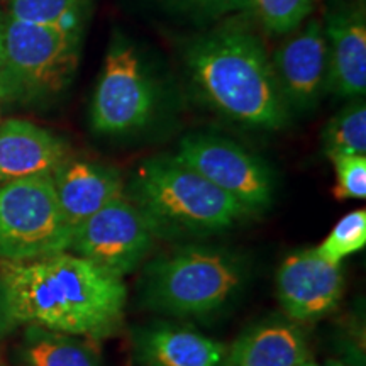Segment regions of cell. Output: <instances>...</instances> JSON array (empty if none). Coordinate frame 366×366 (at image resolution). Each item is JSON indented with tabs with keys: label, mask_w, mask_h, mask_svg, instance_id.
Instances as JSON below:
<instances>
[{
	"label": "cell",
	"mask_w": 366,
	"mask_h": 366,
	"mask_svg": "<svg viewBox=\"0 0 366 366\" xmlns=\"http://www.w3.org/2000/svg\"><path fill=\"white\" fill-rule=\"evenodd\" d=\"M0 285L14 324L99 340L124 317L122 278L66 251L31 262L2 259Z\"/></svg>",
	"instance_id": "cell-1"
},
{
	"label": "cell",
	"mask_w": 366,
	"mask_h": 366,
	"mask_svg": "<svg viewBox=\"0 0 366 366\" xmlns=\"http://www.w3.org/2000/svg\"><path fill=\"white\" fill-rule=\"evenodd\" d=\"M187 66L197 94L224 117L258 129L285 126L288 109L272 59L246 27H221L194 41Z\"/></svg>",
	"instance_id": "cell-2"
},
{
	"label": "cell",
	"mask_w": 366,
	"mask_h": 366,
	"mask_svg": "<svg viewBox=\"0 0 366 366\" xmlns=\"http://www.w3.org/2000/svg\"><path fill=\"white\" fill-rule=\"evenodd\" d=\"M127 197L144 214L154 234H214L248 216L232 197L175 157L141 163Z\"/></svg>",
	"instance_id": "cell-3"
},
{
	"label": "cell",
	"mask_w": 366,
	"mask_h": 366,
	"mask_svg": "<svg viewBox=\"0 0 366 366\" xmlns=\"http://www.w3.org/2000/svg\"><path fill=\"white\" fill-rule=\"evenodd\" d=\"M242 283L239 259L227 251L189 246L146 268L144 299L177 317H200L221 309Z\"/></svg>",
	"instance_id": "cell-4"
},
{
	"label": "cell",
	"mask_w": 366,
	"mask_h": 366,
	"mask_svg": "<svg viewBox=\"0 0 366 366\" xmlns=\"http://www.w3.org/2000/svg\"><path fill=\"white\" fill-rule=\"evenodd\" d=\"M2 38L6 97H46L70 84L79 65L80 34L7 17Z\"/></svg>",
	"instance_id": "cell-5"
},
{
	"label": "cell",
	"mask_w": 366,
	"mask_h": 366,
	"mask_svg": "<svg viewBox=\"0 0 366 366\" xmlns=\"http://www.w3.org/2000/svg\"><path fill=\"white\" fill-rule=\"evenodd\" d=\"M70 239L51 177L22 178L0 187V259L46 258L68 251Z\"/></svg>",
	"instance_id": "cell-6"
},
{
	"label": "cell",
	"mask_w": 366,
	"mask_h": 366,
	"mask_svg": "<svg viewBox=\"0 0 366 366\" xmlns=\"http://www.w3.org/2000/svg\"><path fill=\"white\" fill-rule=\"evenodd\" d=\"M175 158L232 197L246 214L263 212L272 205V172L263 159L234 141L195 132L180 141Z\"/></svg>",
	"instance_id": "cell-7"
},
{
	"label": "cell",
	"mask_w": 366,
	"mask_h": 366,
	"mask_svg": "<svg viewBox=\"0 0 366 366\" xmlns=\"http://www.w3.org/2000/svg\"><path fill=\"white\" fill-rule=\"evenodd\" d=\"M157 90L139 54L124 39L112 41L92 100V127L100 134H124L148 124Z\"/></svg>",
	"instance_id": "cell-8"
},
{
	"label": "cell",
	"mask_w": 366,
	"mask_h": 366,
	"mask_svg": "<svg viewBox=\"0 0 366 366\" xmlns=\"http://www.w3.org/2000/svg\"><path fill=\"white\" fill-rule=\"evenodd\" d=\"M154 236L144 214L122 194L73 229L68 249L122 278L139 267Z\"/></svg>",
	"instance_id": "cell-9"
},
{
	"label": "cell",
	"mask_w": 366,
	"mask_h": 366,
	"mask_svg": "<svg viewBox=\"0 0 366 366\" xmlns=\"http://www.w3.org/2000/svg\"><path fill=\"white\" fill-rule=\"evenodd\" d=\"M269 56L287 109H312L329 90V59L324 22L310 19Z\"/></svg>",
	"instance_id": "cell-10"
},
{
	"label": "cell",
	"mask_w": 366,
	"mask_h": 366,
	"mask_svg": "<svg viewBox=\"0 0 366 366\" xmlns=\"http://www.w3.org/2000/svg\"><path fill=\"white\" fill-rule=\"evenodd\" d=\"M345 292L341 264L320 258L315 248L288 254L277 273V294L294 320L310 322L332 312Z\"/></svg>",
	"instance_id": "cell-11"
},
{
	"label": "cell",
	"mask_w": 366,
	"mask_h": 366,
	"mask_svg": "<svg viewBox=\"0 0 366 366\" xmlns=\"http://www.w3.org/2000/svg\"><path fill=\"white\" fill-rule=\"evenodd\" d=\"M324 22L329 59V90L342 99H363L366 92V19L360 4L327 12Z\"/></svg>",
	"instance_id": "cell-12"
},
{
	"label": "cell",
	"mask_w": 366,
	"mask_h": 366,
	"mask_svg": "<svg viewBox=\"0 0 366 366\" xmlns=\"http://www.w3.org/2000/svg\"><path fill=\"white\" fill-rule=\"evenodd\" d=\"M51 180L59 210L70 231L126 194L124 180L116 168L85 159L63 162Z\"/></svg>",
	"instance_id": "cell-13"
},
{
	"label": "cell",
	"mask_w": 366,
	"mask_h": 366,
	"mask_svg": "<svg viewBox=\"0 0 366 366\" xmlns=\"http://www.w3.org/2000/svg\"><path fill=\"white\" fill-rule=\"evenodd\" d=\"M66 159L68 146L53 132L21 119H9L0 126V185L51 177Z\"/></svg>",
	"instance_id": "cell-14"
},
{
	"label": "cell",
	"mask_w": 366,
	"mask_h": 366,
	"mask_svg": "<svg viewBox=\"0 0 366 366\" xmlns=\"http://www.w3.org/2000/svg\"><path fill=\"white\" fill-rule=\"evenodd\" d=\"M143 366H224L227 346L192 329L157 326L137 337Z\"/></svg>",
	"instance_id": "cell-15"
},
{
	"label": "cell",
	"mask_w": 366,
	"mask_h": 366,
	"mask_svg": "<svg viewBox=\"0 0 366 366\" xmlns=\"http://www.w3.org/2000/svg\"><path fill=\"white\" fill-rule=\"evenodd\" d=\"M307 360V341L299 327L267 322L249 329L227 347L224 366H299Z\"/></svg>",
	"instance_id": "cell-16"
},
{
	"label": "cell",
	"mask_w": 366,
	"mask_h": 366,
	"mask_svg": "<svg viewBox=\"0 0 366 366\" xmlns=\"http://www.w3.org/2000/svg\"><path fill=\"white\" fill-rule=\"evenodd\" d=\"M21 355L26 366H102L84 341L39 326L27 327Z\"/></svg>",
	"instance_id": "cell-17"
},
{
	"label": "cell",
	"mask_w": 366,
	"mask_h": 366,
	"mask_svg": "<svg viewBox=\"0 0 366 366\" xmlns=\"http://www.w3.org/2000/svg\"><path fill=\"white\" fill-rule=\"evenodd\" d=\"M322 148L331 159L366 154V105L363 99L351 100L334 116L322 132Z\"/></svg>",
	"instance_id": "cell-18"
},
{
	"label": "cell",
	"mask_w": 366,
	"mask_h": 366,
	"mask_svg": "<svg viewBox=\"0 0 366 366\" xmlns=\"http://www.w3.org/2000/svg\"><path fill=\"white\" fill-rule=\"evenodd\" d=\"M89 0H12L9 17L81 34Z\"/></svg>",
	"instance_id": "cell-19"
},
{
	"label": "cell",
	"mask_w": 366,
	"mask_h": 366,
	"mask_svg": "<svg viewBox=\"0 0 366 366\" xmlns=\"http://www.w3.org/2000/svg\"><path fill=\"white\" fill-rule=\"evenodd\" d=\"M366 246V210L358 209L346 214L331 229L326 239L315 248L320 258L341 264L342 259L358 253Z\"/></svg>",
	"instance_id": "cell-20"
},
{
	"label": "cell",
	"mask_w": 366,
	"mask_h": 366,
	"mask_svg": "<svg viewBox=\"0 0 366 366\" xmlns=\"http://www.w3.org/2000/svg\"><path fill=\"white\" fill-rule=\"evenodd\" d=\"M312 0H248V11L274 34L295 31L310 16Z\"/></svg>",
	"instance_id": "cell-21"
},
{
	"label": "cell",
	"mask_w": 366,
	"mask_h": 366,
	"mask_svg": "<svg viewBox=\"0 0 366 366\" xmlns=\"http://www.w3.org/2000/svg\"><path fill=\"white\" fill-rule=\"evenodd\" d=\"M336 168V200H363L366 197V157H340L332 159Z\"/></svg>",
	"instance_id": "cell-22"
},
{
	"label": "cell",
	"mask_w": 366,
	"mask_h": 366,
	"mask_svg": "<svg viewBox=\"0 0 366 366\" xmlns=\"http://www.w3.org/2000/svg\"><path fill=\"white\" fill-rule=\"evenodd\" d=\"M183 7L195 9L207 14H222L229 11H248V0H173Z\"/></svg>",
	"instance_id": "cell-23"
},
{
	"label": "cell",
	"mask_w": 366,
	"mask_h": 366,
	"mask_svg": "<svg viewBox=\"0 0 366 366\" xmlns=\"http://www.w3.org/2000/svg\"><path fill=\"white\" fill-rule=\"evenodd\" d=\"M12 326H14V320L11 319V314H9L6 297H4L2 285H0V337H2L4 334H7V331Z\"/></svg>",
	"instance_id": "cell-24"
},
{
	"label": "cell",
	"mask_w": 366,
	"mask_h": 366,
	"mask_svg": "<svg viewBox=\"0 0 366 366\" xmlns=\"http://www.w3.org/2000/svg\"><path fill=\"white\" fill-rule=\"evenodd\" d=\"M4 21L0 19V97H6V89H4Z\"/></svg>",
	"instance_id": "cell-25"
},
{
	"label": "cell",
	"mask_w": 366,
	"mask_h": 366,
	"mask_svg": "<svg viewBox=\"0 0 366 366\" xmlns=\"http://www.w3.org/2000/svg\"><path fill=\"white\" fill-rule=\"evenodd\" d=\"M324 366H346V365H342L341 361H336V360H329L327 363L324 365Z\"/></svg>",
	"instance_id": "cell-26"
},
{
	"label": "cell",
	"mask_w": 366,
	"mask_h": 366,
	"mask_svg": "<svg viewBox=\"0 0 366 366\" xmlns=\"http://www.w3.org/2000/svg\"><path fill=\"white\" fill-rule=\"evenodd\" d=\"M299 366H317V365H315V363H314V361H312V360H310V358H309V360H307V361H304V363H300V365H299Z\"/></svg>",
	"instance_id": "cell-27"
}]
</instances>
